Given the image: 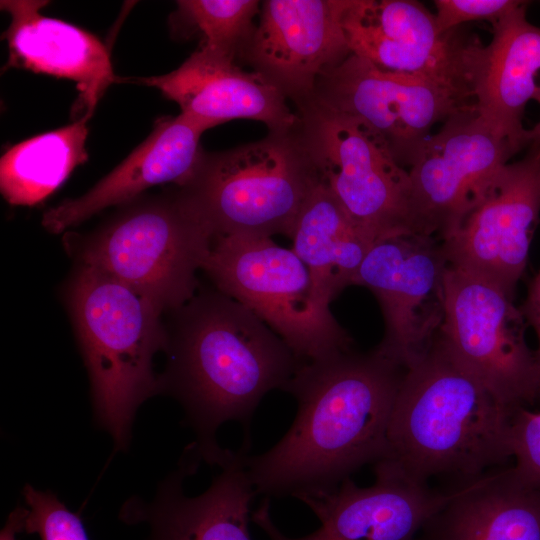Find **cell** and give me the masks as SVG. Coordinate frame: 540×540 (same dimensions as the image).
Instances as JSON below:
<instances>
[{
	"label": "cell",
	"mask_w": 540,
	"mask_h": 540,
	"mask_svg": "<svg viewBox=\"0 0 540 540\" xmlns=\"http://www.w3.org/2000/svg\"><path fill=\"white\" fill-rule=\"evenodd\" d=\"M234 61L200 46L177 69L133 81L160 90L179 105L181 114L206 130L233 119L260 121L270 131L295 128L299 116L283 92Z\"/></svg>",
	"instance_id": "cell-17"
},
{
	"label": "cell",
	"mask_w": 540,
	"mask_h": 540,
	"mask_svg": "<svg viewBox=\"0 0 540 540\" xmlns=\"http://www.w3.org/2000/svg\"><path fill=\"white\" fill-rule=\"evenodd\" d=\"M374 473L375 481L368 487L348 478L330 492L301 498L321 523L307 536L290 538L281 533L271 519L269 498L252 513V520L270 540H416L451 497L389 460L376 462Z\"/></svg>",
	"instance_id": "cell-15"
},
{
	"label": "cell",
	"mask_w": 540,
	"mask_h": 540,
	"mask_svg": "<svg viewBox=\"0 0 540 540\" xmlns=\"http://www.w3.org/2000/svg\"><path fill=\"white\" fill-rule=\"evenodd\" d=\"M290 238L292 250L308 267L327 304L345 287L355 285L360 266L374 245L321 182L306 200Z\"/></svg>",
	"instance_id": "cell-23"
},
{
	"label": "cell",
	"mask_w": 540,
	"mask_h": 540,
	"mask_svg": "<svg viewBox=\"0 0 540 540\" xmlns=\"http://www.w3.org/2000/svg\"><path fill=\"white\" fill-rule=\"evenodd\" d=\"M525 141L529 145L540 146V120L531 128L526 129Z\"/></svg>",
	"instance_id": "cell-31"
},
{
	"label": "cell",
	"mask_w": 540,
	"mask_h": 540,
	"mask_svg": "<svg viewBox=\"0 0 540 540\" xmlns=\"http://www.w3.org/2000/svg\"><path fill=\"white\" fill-rule=\"evenodd\" d=\"M23 495L27 505L23 531L37 534L41 540H88L81 518L54 493L28 484Z\"/></svg>",
	"instance_id": "cell-26"
},
{
	"label": "cell",
	"mask_w": 540,
	"mask_h": 540,
	"mask_svg": "<svg viewBox=\"0 0 540 540\" xmlns=\"http://www.w3.org/2000/svg\"><path fill=\"white\" fill-rule=\"evenodd\" d=\"M70 306L95 416L116 446L124 448L136 409L162 386L152 359L168 346L160 323L163 310L126 284L83 265L71 287Z\"/></svg>",
	"instance_id": "cell-4"
},
{
	"label": "cell",
	"mask_w": 540,
	"mask_h": 540,
	"mask_svg": "<svg viewBox=\"0 0 540 540\" xmlns=\"http://www.w3.org/2000/svg\"><path fill=\"white\" fill-rule=\"evenodd\" d=\"M524 2L517 0H435V20L443 35L472 21L496 22Z\"/></svg>",
	"instance_id": "cell-28"
},
{
	"label": "cell",
	"mask_w": 540,
	"mask_h": 540,
	"mask_svg": "<svg viewBox=\"0 0 540 540\" xmlns=\"http://www.w3.org/2000/svg\"><path fill=\"white\" fill-rule=\"evenodd\" d=\"M25 513L26 509L23 507L11 512L1 530L0 540H16V535L23 531Z\"/></svg>",
	"instance_id": "cell-30"
},
{
	"label": "cell",
	"mask_w": 540,
	"mask_h": 540,
	"mask_svg": "<svg viewBox=\"0 0 540 540\" xmlns=\"http://www.w3.org/2000/svg\"><path fill=\"white\" fill-rule=\"evenodd\" d=\"M46 1H1L11 16L4 33L9 62L37 73L67 78L77 83V107L92 116L97 103L114 82L106 46L94 35L40 13Z\"/></svg>",
	"instance_id": "cell-20"
},
{
	"label": "cell",
	"mask_w": 540,
	"mask_h": 540,
	"mask_svg": "<svg viewBox=\"0 0 540 540\" xmlns=\"http://www.w3.org/2000/svg\"><path fill=\"white\" fill-rule=\"evenodd\" d=\"M515 411L462 367L438 334L404 371L385 458L422 482L434 477L471 482L512 459Z\"/></svg>",
	"instance_id": "cell-3"
},
{
	"label": "cell",
	"mask_w": 540,
	"mask_h": 540,
	"mask_svg": "<svg viewBox=\"0 0 540 540\" xmlns=\"http://www.w3.org/2000/svg\"><path fill=\"white\" fill-rule=\"evenodd\" d=\"M295 105L297 130L320 181L356 227L373 243L421 234L409 171L351 118L312 99Z\"/></svg>",
	"instance_id": "cell-8"
},
{
	"label": "cell",
	"mask_w": 540,
	"mask_h": 540,
	"mask_svg": "<svg viewBox=\"0 0 540 540\" xmlns=\"http://www.w3.org/2000/svg\"><path fill=\"white\" fill-rule=\"evenodd\" d=\"M512 464L526 481L540 487V411L519 407L511 427Z\"/></svg>",
	"instance_id": "cell-27"
},
{
	"label": "cell",
	"mask_w": 540,
	"mask_h": 540,
	"mask_svg": "<svg viewBox=\"0 0 540 540\" xmlns=\"http://www.w3.org/2000/svg\"><path fill=\"white\" fill-rule=\"evenodd\" d=\"M320 182L296 126L229 150L203 151L178 191L213 238L291 237Z\"/></svg>",
	"instance_id": "cell-5"
},
{
	"label": "cell",
	"mask_w": 540,
	"mask_h": 540,
	"mask_svg": "<svg viewBox=\"0 0 540 540\" xmlns=\"http://www.w3.org/2000/svg\"><path fill=\"white\" fill-rule=\"evenodd\" d=\"M416 540H540V487L513 465L461 484Z\"/></svg>",
	"instance_id": "cell-22"
},
{
	"label": "cell",
	"mask_w": 540,
	"mask_h": 540,
	"mask_svg": "<svg viewBox=\"0 0 540 540\" xmlns=\"http://www.w3.org/2000/svg\"><path fill=\"white\" fill-rule=\"evenodd\" d=\"M309 99L356 121L404 168L435 124L475 107L469 89L387 72L354 54L323 73Z\"/></svg>",
	"instance_id": "cell-10"
},
{
	"label": "cell",
	"mask_w": 540,
	"mask_h": 540,
	"mask_svg": "<svg viewBox=\"0 0 540 540\" xmlns=\"http://www.w3.org/2000/svg\"><path fill=\"white\" fill-rule=\"evenodd\" d=\"M348 0H266L241 56L295 104L350 54L342 18Z\"/></svg>",
	"instance_id": "cell-16"
},
{
	"label": "cell",
	"mask_w": 540,
	"mask_h": 540,
	"mask_svg": "<svg viewBox=\"0 0 540 540\" xmlns=\"http://www.w3.org/2000/svg\"><path fill=\"white\" fill-rule=\"evenodd\" d=\"M513 296L449 264L439 338L454 359L503 404L517 409L540 398V374Z\"/></svg>",
	"instance_id": "cell-9"
},
{
	"label": "cell",
	"mask_w": 540,
	"mask_h": 540,
	"mask_svg": "<svg viewBox=\"0 0 540 540\" xmlns=\"http://www.w3.org/2000/svg\"><path fill=\"white\" fill-rule=\"evenodd\" d=\"M167 381L197 440L189 451L221 465L230 450L215 440L219 426H248L269 391L283 387L302 360L256 314L219 291L180 307Z\"/></svg>",
	"instance_id": "cell-2"
},
{
	"label": "cell",
	"mask_w": 540,
	"mask_h": 540,
	"mask_svg": "<svg viewBox=\"0 0 540 540\" xmlns=\"http://www.w3.org/2000/svg\"><path fill=\"white\" fill-rule=\"evenodd\" d=\"M526 324L534 330L538 346L535 356L540 374V272L531 281L526 299L520 308Z\"/></svg>",
	"instance_id": "cell-29"
},
{
	"label": "cell",
	"mask_w": 540,
	"mask_h": 540,
	"mask_svg": "<svg viewBox=\"0 0 540 540\" xmlns=\"http://www.w3.org/2000/svg\"><path fill=\"white\" fill-rule=\"evenodd\" d=\"M449 262L440 239L405 234L374 243L355 285L376 297L384 335L375 348L404 369L433 345L445 315V275Z\"/></svg>",
	"instance_id": "cell-11"
},
{
	"label": "cell",
	"mask_w": 540,
	"mask_h": 540,
	"mask_svg": "<svg viewBox=\"0 0 540 540\" xmlns=\"http://www.w3.org/2000/svg\"><path fill=\"white\" fill-rule=\"evenodd\" d=\"M521 6L492 23L473 79L477 113L519 151L527 147L522 119L526 105L540 103V27Z\"/></svg>",
	"instance_id": "cell-21"
},
{
	"label": "cell",
	"mask_w": 540,
	"mask_h": 540,
	"mask_svg": "<svg viewBox=\"0 0 540 540\" xmlns=\"http://www.w3.org/2000/svg\"><path fill=\"white\" fill-rule=\"evenodd\" d=\"M205 131L181 113L158 119L151 134L84 195L46 211L43 226L60 233L108 207L136 200L155 185L182 186L199 162L200 137Z\"/></svg>",
	"instance_id": "cell-19"
},
{
	"label": "cell",
	"mask_w": 540,
	"mask_h": 540,
	"mask_svg": "<svg viewBox=\"0 0 540 540\" xmlns=\"http://www.w3.org/2000/svg\"><path fill=\"white\" fill-rule=\"evenodd\" d=\"M213 236L179 191L136 199L86 237L83 266L96 269L150 298L162 310L194 297Z\"/></svg>",
	"instance_id": "cell-6"
},
{
	"label": "cell",
	"mask_w": 540,
	"mask_h": 540,
	"mask_svg": "<svg viewBox=\"0 0 540 540\" xmlns=\"http://www.w3.org/2000/svg\"><path fill=\"white\" fill-rule=\"evenodd\" d=\"M178 16L203 35L201 47L235 59L249 41L257 0H181Z\"/></svg>",
	"instance_id": "cell-25"
},
{
	"label": "cell",
	"mask_w": 540,
	"mask_h": 540,
	"mask_svg": "<svg viewBox=\"0 0 540 540\" xmlns=\"http://www.w3.org/2000/svg\"><path fill=\"white\" fill-rule=\"evenodd\" d=\"M83 114L72 124L40 134L9 148L0 161V188L12 205L33 206L53 193L88 159L87 122Z\"/></svg>",
	"instance_id": "cell-24"
},
{
	"label": "cell",
	"mask_w": 540,
	"mask_h": 540,
	"mask_svg": "<svg viewBox=\"0 0 540 540\" xmlns=\"http://www.w3.org/2000/svg\"><path fill=\"white\" fill-rule=\"evenodd\" d=\"M343 14L351 54L387 72L473 93L478 37L457 29L441 35L435 14L413 0H348Z\"/></svg>",
	"instance_id": "cell-13"
},
{
	"label": "cell",
	"mask_w": 540,
	"mask_h": 540,
	"mask_svg": "<svg viewBox=\"0 0 540 540\" xmlns=\"http://www.w3.org/2000/svg\"><path fill=\"white\" fill-rule=\"evenodd\" d=\"M404 371L376 349L303 361L282 389L297 401L291 427L268 451L244 457L256 494L300 500L327 493L385 458Z\"/></svg>",
	"instance_id": "cell-1"
},
{
	"label": "cell",
	"mask_w": 540,
	"mask_h": 540,
	"mask_svg": "<svg viewBox=\"0 0 540 540\" xmlns=\"http://www.w3.org/2000/svg\"><path fill=\"white\" fill-rule=\"evenodd\" d=\"M247 446L232 452L221 464L222 472L197 496L183 493L186 475L195 469L187 460L168 478L149 506L129 503L122 518L129 523L147 522L150 540H251L250 504L256 494L244 465Z\"/></svg>",
	"instance_id": "cell-18"
},
{
	"label": "cell",
	"mask_w": 540,
	"mask_h": 540,
	"mask_svg": "<svg viewBox=\"0 0 540 540\" xmlns=\"http://www.w3.org/2000/svg\"><path fill=\"white\" fill-rule=\"evenodd\" d=\"M223 294L266 323L302 361L351 349V338L292 249L271 237H214L202 268Z\"/></svg>",
	"instance_id": "cell-7"
},
{
	"label": "cell",
	"mask_w": 540,
	"mask_h": 540,
	"mask_svg": "<svg viewBox=\"0 0 540 540\" xmlns=\"http://www.w3.org/2000/svg\"><path fill=\"white\" fill-rule=\"evenodd\" d=\"M508 163L459 227L442 240L451 266L513 296L540 215V146Z\"/></svg>",
	"instance_id": "cell-14"
},
{
	"label": "cell",
	"mask_w": 540,
	"mask_h": 540,
	"mask_svg": "<svg viewBox=\"0 0 540 540\" xmlns=\"http://www.w3.org/2000/svg\"><path fill=\"white\" fill-rule=\"evenodd\" d=\"M518 152L475 107L446 120L408 170L420 233L450 236Z\"/></svg>",
	"instance_id": "cell-12"
}]
</instances>
